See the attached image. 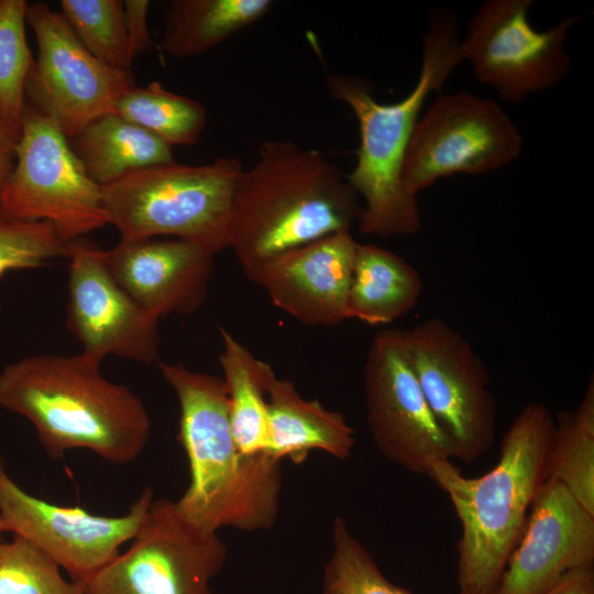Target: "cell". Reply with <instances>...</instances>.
<instances>
[{
    "label": "cell",
    "instance_id": "cell-1",
    "mask_svg": "<svg viewBox=\"0 0 594 594\" xmlns=\"http://www.w3.org/2000/svg\"><path fill=\"white\" fill-rule=\"evenodd\" d=\"M100 364L82 352L22 358L0 373V407L26 418L53 460L86 449L130 463L148 442L150 416L130 388L100 373Z\"/></svg>",
    "mask_w": 594,
    "mask_h": 594
},
{
    "label": "cell",
    "instance_id": "cell-2",
    "mask_svg": "<svg viewBox=\"0 0 594 594\" xmlns=\"http://www.w3.org/2000/svg\"><path fill=\"white\" fill-rule=\"evenodd\" d=\"M158 367L178 398V439L189 464L188 487L175 502L179 513L211 532L272 528L278 515L280 461L241 452L223 378L183 364L161 362Z\"/></svg>",
    "mask_w": 594,
    "mask_h": 594
},
{
    "label": "cell",
    "instance_id": "cell-3",
    "mask_svg": "<svg viewBox=\"0 0 594 594\" xmlns=\"http://www.w3.org/2000/svg\"><path fill=\"white\" fill-rule=\"evenodd\" d=\"M457 24L455 16L446 10L430 14L418 80L399 101H377L371 85L360 77L327 76L329 94L351 109L359 125L356 163L346 178L363 199L356 222L363 235H414L421 228L416 197L403 183V167L425 101L431 92L441 94L453 69L463 62Z\"/></svg>",
    "mask_w": 594,
    "mask_h": 594
},
{
    "label": "cell",
    "instance_id": "cell-4",
    "mask_svg": "<svg viewBox=\"0 0 594 594\" xmlns=\"http://www.w3.org/2000/svg\"><path fill=\"white\" fill-rule=\"evenodd\" d=\"M556 422L540 403L526 405L503 436L495 466L466 477L451 460L428 476L448 495L462 526L458 594H495L532 501L549 477Z\"/></svg>",
    "mask_w": 594,
    "mask_h": 594
},
{
    "label": "cell",
    "instance_id": "cell-5",
    "mask_svg": "<svg viewBox=\"0 0 594 594\" xmlns=\"http://www.w3.org/2000/svg\"><path fill=\"white\" fill-rule=\"evenodd\" d=\"M361 209L338 165L317 150L268 140L239 176L230 248L249 277L280 253L351 231Z\"/></svg>",
    "mask_w": 594,
    "mask_h": 594
},
{
    "label": "cell",
    "instance_id": "cell-6",
    "mask_svg": "<svg viewBox=\"0 0 594 594\" xmlns=\"http://www.w3.org/2000/svg\"><path fill=\"white\" fill-rule=\"evenodd\" d=\"M242 163L219 157L135 170L101 187L109 223L121 240L174 235L216 254L231 246Z\"/></svg>",
    "mask_w": 594,
    "mask_h": 594
},
{
    "label": "cell",
    "instance_id": "cell-7",
    "mask_svg": "<svg viewBox=\"0 0 594 594\" xmlns=\"http://www.w3.org/2000/svg\"><path fill=\"white\" fill-rule=\"evenodd\" d=\"M0 208L15 220L47 221L66 242L109 224L101 187L54 119L29 101Z\"/></svg>",
    "mask_w": 594,
    "mask_h": 594
},
{
    "label": "cell",
    "instance_id": "cell-8",
    "mask_svg": "<svg viewBox=\"0 0 594 594\" xmlns=\"http://www.w3.org/2000/svg\"><path fill=\"white\" fill-rule=\"evenodd\" d=\"M405 349L452 457L472 463L495 440L497 406L490 374L463 334L440 318L403 330Z\"/></svg>",
    "mask_w": 594,
    "mask_h": 594
},
{
    "label": "cell",
    "instance_id": "cell-9",
    "mask_svg": "<svg viewBox=\"0 0 594 594\" xmlns=\"http://www.w3.org/2000/svg\"><path fill=\"white\" fill-rule=\"evenodd\" d=\"M227 548L174 501L153 499L129 549L82 583L84 594H212Z\"/></svg>",
    "mask_w": 594,
    "mask_h": 594
},
{
    "label": "cell",
    "instance_id": "cell-10",
    "mask_svg": "<svg viewBox=\"0 0 594 594\" xmlns=\"http://www.w3.org/2000/svg\"><path fill=\"white\" fill-rule=\"evenodd\" d=\"M522 144L518 128L494 100L468 91L439 94L409 143L405 189L416 197L440 178L498 169L519 156Z\"/></svg>",
    "mask_w": 594,
    "mask_h": 594
},
{
    "label": "cell",
    "instance_id": "cell-11",
    "mask_svg": "<svg viewBox=\"0 0 594 594\" xmlns=\"http://www.w3.org/2000/svg\"><path fill=\"white\" fill-rule=\"evenodd\" d=\"M530 0H487L468 24L460 41L463 61L476 80L493 87L507 102L554 87L566 76L571 59L565 48L569 30L582 19L570 16L538 31L528 12Z\"/></svg>",
    "mask_w": 594,
    "mask_h": 594
},
{
    "label": "cell",
    "instance_id": "cell-12",
    "mask_svg": "<svg viewBox=\"0 0 594 594\" xmlns=\"http://www.w3.org/2000/svg\"><path fill=\"white\" fill-rule=\"evenodd\" d=\"M26 22L37 44L26 101L52 117L67 139L113 112L119 98L135 85L131 70L114 69L95 57L47 3H29Z\"/></svg>",
    "mask_w": 594,
    "mask_h": 594
},
{
    "label": "cell",
    "instance_id": "cell-13",
    "mask_svg": "<svg viewBox=\"0 0 594 594\" xmlns=\"http://www.w3.org/2000/svg\"><path fill=\"white\" fill-rule=\"evenodd\" d=\"M153 502L146 487L117 517L99 516L80 507L51 504L24 491L8 473L0 457V517L3 531L20 536L36 547L72 581L86 582L119 554L143 524Z\"/></svg>",
    "mask_w": 594,
    "mask_h": 594
},
{
    "label": "cell",
    "instance_id": "cell-14",
    "mask_svg": "<svg viewBox=\"0 0 594 594\" xmlns=\"http://www.w3.org/2000/svg\"><path fill=\"white\" fill-rule=\"evenodd\" d=\"M363 380L370 431L387 459L428 476L436 463L453 458L409 363L403 330L376 333Z\"/></svg>",
    "mask_w": 594,
    "mask_h": 594
},
{
    "label": "cell",
    "instance_id": "cell-15",
    "mask_svg": "<svg viewBox=\"0 0 594 594\" xmlns=\"http://www.w3.org/2000/svg\"><path fill=\"white\" fill-rule=\"evenodd\" d=\"M67 327L82 353L102 362L108 354L151 363L158 354V320L114 279L106 251L84 238L68 242Z\"/></svg>",
    "mask_w": 594,
    "mask_h": 594
},
{
    "label": "cell",
    "instance_id": "cell-16",
    "mask_svg": "<svg viewBox=\"0 0 594 594\" xmlns=\"http://www.w3.org/2000/svg\"><path fill=\"white\" fill-rule=\"evenodd\" d=\"M593 562L594 515L562 483L548 477L495 594H541L569 571Z\"/></svg>",
    "mask_w": 594,
    "mask_h": 594
},
{
    "label": "cell",
    "instance_id": "cell-17",
    "mask_svg": "<svg viewBox=\"0 0 594 594\" xmlns=\"http://www.w3.org/2000/svg\"><path fill=\"white\" fill-rule=\"evenodd\" d=\"M356 244L351 231L337 232L274 256L249 278L300 323L336 326L349 319Z\"/></svg>",
    "mask_w": 594,
    "mask_h": 594
},
{
    "label": "cell",
    "instance_id": "cell-18",
    "mask_svg": "<svg viewBox=\"0 0 594 594\" xmlns=\"http://www.w3.org/2000/svg\"><path fill=\"white\" fill-rule=\"evenodd\" d=\"M215 254L183 240H121L106 251L117 283L157 319L189 315L207 297Z\"/></svg>",
    "mask_w": 594,
    "mask_h": 594
},
{
    "label": "cell",
    "instance_id": "cell-19",
    "mask_svg": "<svg viewBox=\"0 0 594 594\" xmlns=\"http://www.w3.org/2000/svg\"><path fill=\"white\" fill-rule=\"evenodd\" d=\"M268 404V448L266 454L295 464L311 450L339 460L348 459L355 446L354 429L344 416L317 400L300 396L290 381L278 378L273 369L266 382Z\"/></svg>",
    "mask_w": 594,
    "mask_h": 594
},
{
    "label": "cell",
    "instance_id": "cell-20",
    "mask_svg": "<svg viewBox=\"0 0 594 594\" xmlns=\"http://www.w3.org/2000/svg\"><path fill=\"white\" fill-rule=\"evenodd\" d=\"M424 289L419 272L398 254L375 244H356L348 316L370 326L387 324L410 311Z\"/></svg>",
    "mask_w": 594,
    "mask_h": 594
},
{
    "label": "cell",
    "instance_id": "cell-21",
    "mask_svg": "<svg viewBox=\"0 0 594 594\" xmlns=\"http://www.w3.org/2000/svg\"><path fill=\"white\" fill-rule=\"evenodd\" d=\"M73 140V150L100 187L135 170L175 162L173 146L114 112L92 120Z\"/></svg>",
    "mask_w": 594,
    "mask_h": 594
},
{
    "label": "cell",
    "instance_id": "cell-22",
    "mask_svg": "<svg viewBox=\"0 0 594 594\" xmlns=\"http://www.w3.org/2000/svg\"><path fill=\"white\" fill-rule=\"evenodd\" d=\"M272 6L270 0H173L162 48L177 58L202 54L262 19Z\"/></svg>",
    "mask_w": 594,
    "mask_h": 594
},
{
    "label": "cell",
    "instance_id": "cell-23",
    "mask_svg": "<svg viewBox=\"0 0 594 594\" xmlns=\"http://www.w3.org/2000/svg\"><path fill=\"white\" fill-rule=\"evenodd\" d=\"M220 364L229 397L235 442L248 455L266 453L268 404L266 382L272 366L257 359L228 330L220 328Z\"/></svg>",
    "mask_w": 594,
    "mask_h": 594
},
{
    "label": "cell",
    "instance_id": "cell-24",
    "mask_svg": "<svg viewBox=\"0 0 594 594\" xmlns=\"http://www.w3.org/2000/svg\"><path fill=\"white\" fill-rule=\"evenodd\" d=\"M113 112L170 146L198 143L207 121L201 102L172 92L158 81L130 87L117 101Z\"/></svg>",
    "mask_w": 594,
    "mask_h": 594
},
{
    "label": "cell",
    "instance_id": "cell-25",
    "mask_svg": "<svg viewBox=\"0 0 594 594\" xmlns=\"http://www.w3.org/2000/svg\"><path fill=\"white\" fill-rule=\"evenodd\" d=\"M549 477L562 483L594 515V381L573 411H560L550 453Z\"/></svg>",
    "mask_w": 594,
    "mask_h": 594
},
{
    "label": "cell",
    "instance_id": "cell-26",
    "mask_svg": "<svg viewBox=\"0 0 594 594\" xmlns=\"http://www.w3.org/2000/svg\"><path fill=\"white\" fill-rule=\"evenodd\" d=\"M61 13L82 45L119 70H131L123 1L62 0Z\"/></svg>",
    "mask_w": 594,
    "mask_h": 594
},
{
    "label": "cell",
    "instance_id": "cell-27",
    "mask_svg": "<svg viewBox=\"0 0 594 594\" xmlns=\"http://www.w3.org/2000/svg\"><path fill=\"white\" fill-rule=\"evenodd\" d=\"M28 6L25 0H0V113L18 131L34 63L25 35Z\"/></svg>",
    "mask_w": 594,
    "mask_h": 594
},
{
    "label": "cell",
    "instance_id": "cell-28",
    "mask_svg": "<svg viewBox=\"0 0 594 594\" xmlns=\"http://www.w3.org/2000/svg\"><path fill=\"white\" fill-rule=\"evenodd\" d=\"M331 544L323 571L322 594H415L392 583L382 573L342 517L333 520Z\"/></svg>",
    "mask_w": 594,
    "mask_h": 594
},
{
    "label": "cell",
    "instance_id": "cell-29",
    "mask_svg": "<svg viewBox=\"0 0 594 594\" xmlns=\"http://www.w3.org/2000/svg\"><path fill=\"white\" fill-rule=\"evenodd\" d=\"M0 594H84L81 582L66 581L59 568L26 539L0 538Z\"/></svg>",
    "mask_w": 594,
    "mask_h": 594
},
{
    "label": "cell",
    "instance_id": "cell-30",
    "mask_svg": "<svg viewBox=\"0 0 594 594\" xmlns=\"http://www.w3.org/2000/svg\"><path fill=\"white\" fill-rule=\"evenodd\" d=\"M68 257L64 241L47 221H21L0 212V277L9 271L35 268Z\"/></svg>",
    "mask_w": 594,
    "mask_h": 594
},
{
    "label": "cell",
    "instance_id": "cell-31",
    "mask_svg": "<svg viewBox=\"0 0 594 594\" xmlns=\"http://www.w3.org/2000/svg\"><path fill=\"white\" fill-rule=\"evenodd\" d=\"M150 3L148 0L123 1L128 45L132 61L153 47V40L147 24Z\"/></svg>",
    "mask_w": 594,
    "mask_h": 594
},
{
    "label": "cell",
    "instance_id": "cell-32",
    "mask_svg": "<svg viewBox=\"0 0 594 594\" xmlns=\"http://www.w3.org/2000/svg\"><path fill=\"white\" fill-rule=\"evenodd\" d=\"M541 594H594L593 565L569 571Z\"/></svg>",
    "mask_w": 594,
    "mask_h": 594
},
{
    "label": "cell",
    "instance_id": "cell-33",
    "mask_svg": "<svg viewBox=\"0 0 594 594\" xmlns=\"http://www.w3.org/2000/svg\"><path fill=\"white\" fill-rule=\"evenodd\" d=\"M19 136L20 131L13 128L0 113V201L4 183L15 162V146Z\"/></svg>",
    "mask_w": 594,
    "mask_h": 594
},
{
    "label": "cell",
    "instance_id": "cell-34",
    "mask_svg": "<svg viewBox=\"0 0 594 594\" xmlns=\"http://www.w3.org/2000/svg\"><path fill=\"white\" fill-rule=\"evenodd\" d=\"M2 532H4V531H3L2 520H1V517H0V538H1Z\"/></svg>",
    "mask_w": 594,
    "mask_h": 594
}]
</instances>
